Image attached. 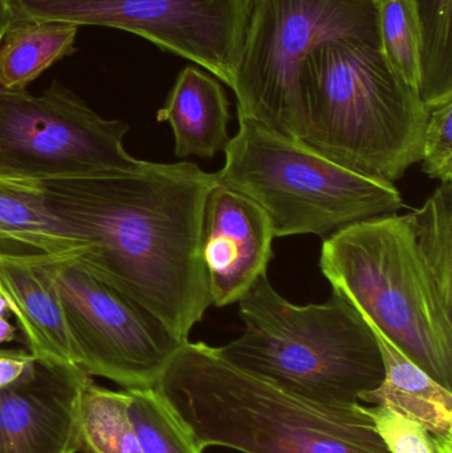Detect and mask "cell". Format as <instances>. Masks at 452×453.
I'll use <instances>...</instances> for the list:
<instances>
[{
    "label": "cell",
    "mask_w": 452,
    "mask_h": 453,
    "mask_svg": "<svg viewBox=\"0 0 452 453\" xmlns=\"http://www.w3.org/2000/svg\"><path fill=\"white\" fill-rule=\"evenodd\" d=\"M89 247L23 178L0 174V252L77 257Z\"/></svg>",
    "instance_id": "16"
},
{
    "label": "cell",
    "mask_w": 452,
    "mask_h": 453,
    "mask_svg": "<svg viewBox=\"0 0 452 453\" xmlns=\"http://www.w3.org/2000/svg\"><path fill=\"white\" fill-rule=\"evenodd\" d=\"M80 453H143L127 411L126 391L82 386L79 410Z\"/></svg>",
    "instance_id": "18"
},
{
    "label": "cell",
    "mask_w": 452,
    "mask_h": 453,
    "mask_svg": "<svg viewBox=\"0 0 452 453\" xmlns=\"http://www.w3.org/2000/svg\"><path fill=\"white\" fill-rule=\"evenodd\" d=\"M381 48L377 0H251L233 90L239 116L304 140L302 68L333 40Z\"/></svg>",
    "instance_id": "7"
},
{
    "label": "cell",
    "mask_w": 452,
    "mask_h": 453,
    "mask_svg": "<svg viewBox=\"0 0 452 453\" xmlns=\"http://www.w3.org/2000/svg\"><path fill=\"white\" fill-rule=\"evenodd\" d=\"M368 325L381 350L385 378L379 388L363 394L360 402L385 407L424 426L443 443L452 444V391L417 366L379 329Z\"/></svg>",
    "instance_id": "15"
},
{
    "label": "cell",
    "mask_w": 452,
    "mask_h": 453,
    "mask_svg": "<svg viewBox=\"0 0 452 453\" xmlns=\"http://www.w3.org/2000/svg\"><path fill=\"white\" fill-rule=\"evenodd\" d=\"M238 119L225 166L215 174L220 185L264 210L275 237L326 236L405 206L395 183L347 169L249 117Z\"/></svg>",
    "instance_id": "6"
},
{
    "label": "cell",
    "mask_w": 452,
    "mask_h": 453,
    "mask_svg": "<svg viewBox=\"0 0 452 453\" xmlns=\"http://www.w3.org/2000/svg\"><path fill=\"white\" fill-rule=\"evenodd\" d=\"M129 125L106 119L58 82L44 93L0 89V174L53 178L124 172Z\"/></svg>",
    "instance_id": "10"
},
{
    "label": "cell",
    "mask_w": 452,
    "mask_h": 453,
    "mask_svg": "<svg viewBox=\"0 0 452 453\" xmlns=\"http://www.w3.org/2000/svg\"><path fill=\"white\" fill-rule=\"evenodd\" d=\"M16 329L4 319L0 317V345L5 342H11L15 340Z\"/></svg>",
    "instance_id": "26"
},
{
    "label": "cell",
    "mask_w": 452,
    "mask_h": 453,
    "mask_svg": "<svg viewBox=\"0 0 452 453\" xmlns=\"http://www.w3.org/2000/svg\"><path fill=\"white\" fill-rule=\"evenodd\" d=\"M8 311L7 303H5L3 296L0 295V317H4V314Z\"/></svg>",
    "instance_id": "27"
},
{
    "label": "cell",
    "mask_w": 452,
    "mask_h": 453,
    "mask_svg": "<svg viewBox=\"0 0 452 453\" xmlns=\"http://www.w3.org/2000/svg\"><path fill=\"white\" fill-rule=\"evenodd\" d=\"M60 297L80 369L124 390L154 388L185 342L153 314L65 256L32 255Z\"/></svg>",
    "instance_id": "9"
},
{
    "label": "cell",
    "mask_w": 452,
    "mask_h": 453,
    "mask_svg": "<svg viewBox=\"0 0 452 453\" xmlns=\"http://www.w3.org/2000/svg\"><path fill=\"white\" fill-rule=\"evenodd\" d=\"M202 449L241 453H390L365 406L326 404L244 372L204 342L183 343L154 388Z\"/></svg>",
    "instance_id": "2"
},
{
    "label": "cell",
    "mask_w": 452,
    "mask_h": 453,
    "mask_svg": "<svg viewBox=\"0 0 452 453\" xmlns=\"http://www.w3.org/2000/svg\"><path fill=\"white\" fill-rule=\"evenodd\" d=\"M381 50L417 90L421 77V28L414 0H377ZM419 93V92H418Z\"/></svg>",
    "instance_id": "22"
},
{
    "label": "cell",
    "mask_w": 452,
    "mask_h": 453,
    "mask_svg": "<svg viewBox=\"0 0 452 453\" xmlns=\"http://www.w3.org/2000/svg\"><path fill=\"white\" fill-rule=\"evenodd\" d=\"M125 391L127 411L143 453H203L191 428L156 388Z\"/></svg>",
    "instance_id": "21"
},
{
    "label": "cell",
    "mask_w": 452,
    "mask_h": 453,
    "mask_svg": "<svg viewBox=\"0 0 452 453\" xmlns=\"http://www.w3.org/2000/svg\"><path fill=\"white\" fill-rule=\"evenodd\" d=\"M303 142L353 172L395 183L421 161L429 106L381 48L333 40L302 68Z\"/></svg>",
    "instance_id": "3"
},
{
    "label": "cell",
    "mask_w": 452,
    "mask_h": 453,
    "mask_svg": "<svg viewBox=\"0 0 452 453\" xmlns=\"http://www.w3.org/2000/svg\"><path fill=\"white\" fill-rule=\"evenodd\" d=\"M273 239L267 214L252 199L220 183L210 193L201 253L212 305L238 303L267 274Z\"/></svg>",
    "instance_id": "12"
},
{
    "label": "cell",
    "mask_w": 452,
    "mask_h": 453,
    "mask_svg": "<svg viewBox=\"0 0 452 453\" xmlns=\"http://www.w3.org/2000/svg\"><path fill=\"white\" fill-rule=\"evenodd\" d=\"M320 269L333 292L452 391V311L425 265L406 215L334 232L324 240Z\"/></svg>",
    "instance_id": "5"
},
{
    "label": "cell",
    "mask_w": 452,
    "mask_h": 453,
    "mask_svg": "<svg viewBox=\"0 0 452 453\" xmlns=\"http://www.w3.org/2000/svg\"><path fill=\"white\" fill-rule=\"evenodd\" d=\"M81 369L34 358L28 372L0 388V453H79Z\"/></svg>",
    "instance_id": "11"
},
{
    "label": "cell",
    "mask_w": 452,
    "mask_h": 453,
    "mask_svg": "<svg viewBox=\"0 0 452 453\" xmlns=\"http://www.w3.org/2000/svg\"><path fill=\"white\" fill-rule=\"evenodd\" d=\"M251 0H0L10 24L57 20L116 28L201 65L233 89Z\"/></svg>",
    "instance_id": "8"
},
{
    "label": "cell",
    "mask_w": 452,
    "mask_h": 453,
    "mask_svg": "<svg viewBox=\"0 0 452 453\" xmlns=\"http://www.w3.org/2000/svg\"><path fill=\"white\" fill-rule=\"evenodd\" d=\"M241 337L218 348L234 366L289 393L326 404H357L385 378L371 326L339 293L295 305L267 274L238 301Z\"/></svg>",
    "instance_id": "4"
},
{
    "label": "cell",
    "mask_w": 452,
    "mask_h": 453,
    "mask_svg": "<svg viewBox=\"0 0 452 453\" xmlns=\"http://www.w3.org/2000/svg\"><path fill=\"white\" fill-rule=\"evenodd\" d=\"M421 28L418 92L427 106L452 98V0H414Z\"/></svg>",
    "instance_id": "19"
},
{
    "label": "cell",
    "mask_w": 452,
    "mask_h": 453,
    "mask_svg": "<svg viewBox=\"0 0 452 453\" xmlns=\"http://www.w3.org/2000/svg\"><path fill=\"white\" fill-rule=\"evenodd\" d=\"M452 98L429 106L424 142L422 170L432 180L452 183Z\"/></svg>",
    "instance_id": "24"
},
{
    "label": "cell",
    "mask_w": 452,
    "mask_h": 453,
    "mask_svg": "<svg viewBox=\"0 0 452 453\" xmlns=\"http://www.w3.org/2000/svg\"><path fill=\"white\" fill-rule=\"evenodd\" d=\"M23 180L89 242L73 257L80 265L188 342L212 305L201 245L207 199L219 185L215 173L140 159L124 172Z\"/></svg>",
    "instance_id": "1"
},
{
    "label": "cell",
    "mask_w": 452,
    "mask_h": 453,
    "mask_svg": "<svg viewBox=\"0 0 452 453\" xmlns=\"http://www.w3.org/2000/svg\"><path fill=\"white\" fill-rule=\"evenodd\" d=\"M228 98L219 80L196 66L180 71L157 113L159 122H167L174 133L175 156L212 158L227 148Z\"/></svg>",
    "instance_id": "14"
},
{
    "label": "cell",
    "mask_w": 452,
    "mask_h": 453,
    "mask_svg": "<svg viewBox=\"0 0 452 453\" xmlns=\"http://www.w3.org/2000/svg\"><path fill=\"white\" fill-rule=\"evenodd\" d=\"M34 362L32 354L23 350H3L0 349V388L20 380Z\"/></svg>",
    "instance_id": "25"
},
{
    "label": "cell",
    "mask_w": 452,
    "mask_h": 453,
    "mask_svg": "<svg viewBox=\"0 0 452 453\" xmlns=\"http://www.w3.org/2000/svg\"><path fill=\"white\" fill-rule=\"evenodd\" d=\"M79 26L57 20L12 23L0 36V89H26L74 50Z\"/></svg>",
    "instance_id": "17"
},
{
    "label": "cell",
    "mask_w": 452,
    "mask_h": 453,
    "mask_svg": "<svg viewBox=\"0 0 452 453\" xmlns=\"http://www.w3.org/2000/svg\"><path fill=\"white\" fill-rule=\"evenodd\" d=\"M0 295L29 354L44 364L80 369L57 289L34 256L0 252Z\"/></svg>",
    "instance_id": "13"
},
{
    "label": "cell",
    "mask_w": 452,
    "mask_h": 453,
    "mask_svg": "<svg viewBox=\"0 0 452 453\" xmlns=\"http://www.w3.org/2000/svg\"><path fill=\"white\" fill-rule=\"evenodd\" d=\"M365 409L390 453H452V444L443 443L424 426L385 407Z\"/></svg>",
    "instance_id": "23"
},
{
    "label": "cell",
    "mask_w": 452,
    "mask_h": 453,
    "mask_svg": "<svg viewBox=\"0 0 452 453\" xmlns=\"http://www.w3.org/2000/svg\"><path fill=\"white\" fill-rule=\"evenodd\" d=\"M406 218L441 298L452 311V183H442L421 209Z\"/></svg>",
    "instance_id": "20"
}]
</instances>
